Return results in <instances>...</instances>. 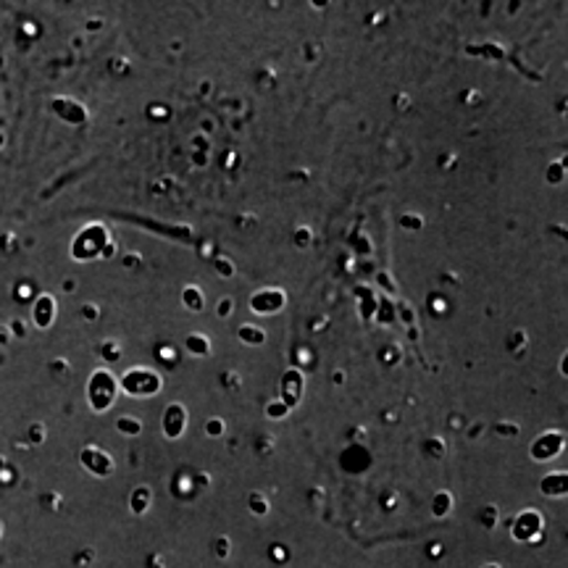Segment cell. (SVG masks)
I'll return each instance as SVG.
<instances>
[{
  "label": "cell",
  "instance_id": "8",
  "mask_svg": "<svg viewBox=\"0 0 568 568\" xmlns=\"http://www.w3.org/2000/svg\"><path fill=\"white\" fill-rule=\"evenodd\" d=\"M495 524H497V510L487 508L485 510V527H495Z\"/></svg>",
  "mask_w": 568,
  "mask_h": 568
},
{
  "label": "cell",
  "instance_id": "7",
  "mask_svg": "<svg viewBox=\"0 0 568 568\" xmlns=\"http://www.w3.org/2000/svg\"><path fill=\"white\" fill-rule=\"evenodd\" d=\"M240 335H243L245 339H253V343H264V335H258V332L247 329V326H243V332H240Z\"/></svg>",
  "mask_w": 568,
  "mask_h": 568
},
{
  "label": "cell",
  "instance_id": "1",
  "mask_svg": "<svg viewBox=\"0 0 568 568\" xmlns=\"http://www.w3.org/2000/svg\"><path fill=\"white\" fill-rule=\"evenodd\" d=\"M539 527H542V516H539L537 510H527V514L518 516V521L514 524V535L518 539H531L535 531H539Z\"/></svg>",
  "mask_w": 568,
  "mask_h": 568
},
{
  "label": "cell",
  "instance_id": "6",
  "mask_svg": "<svg viewBox=\"0 0 568 568\" xmlns=\"http://www.w3.org/2000/svg\"><path fill=\"white\" fill-rule=\"evenodd\" d=\"M251 508L255 510V514H266V510H268V506H266V500H264V503H261V500H258V495H253V497H251Z\"/></svg>",
  "mask_w": 568,
  "mask_h": 568
},
{
  "label": "cell",
  "instance_id": "9",
  "mask_svg": "<svg viewBox=\"0 0 568 568\" xmlns=\"http://www.w3.org/2000/svg\"><path fill=\"white\" fill-rule=\"evenodd\" d=\"M209 429H211V435H213V437H219V435H222V432H224V424H219V422H211Z\"/></svg>",
  "mask_w": 568,
  "mask_h": 568
},
{
  "label": "cell",
  "instance_id": "4",
  "mask_svg": "<svg viewBox=\"0 0 568 568\" xmlns=\"http://www.w3.org/2000/svg\"><path fill=\"white\" fill-rule=\"evenodd\" d=\"M453 508V497L447 495V493H437V497H435V503H432V514L435 516H439L443 518L447 510Z\"/></svg>",
  "mask_w": 568,
  "mask_h": 568
},
{
  "label": "cell",
  "instance_id": "5",
  "mask_svg": "<svg viewBox=\"0 0 568 568\" xmlns=\"http://www.w3.org/2000/svg\"><path fill=\"white\" fill-rule=\"evenodd\" d=\"M148 500H151V489H138V493H134V497H132V508L134 510H145V506H148Z\"/></svg>",
  "mask_w": 568,
  "mask_h": 568
},
{
  "label": "cell",
  "instance_id": "11",
  "mask_svg": "<svg viewBox=\"0 0 568 568\" xmlns=\"http://www.w3.org/2000/svg\"><path fill=\"white\" fill-rule=\"evenodd\" d=\"M485 568H500V566H485Z\"/></svg>",
  "mask_w": 568,
  "mask_h": 568
},
{
  "label": "cell",
  "instance_id": "10",
  "mask_svg": "<svg viewBox=\"0 0 568 568\" xmlns=\"http://www.w3.org/2000/svg\"><path fill=\"white\" fill-rule=\"evenodd\" d=\"M216 552H219V556H226V542H219L216 545Z\"/></svg>",
  "mask_w": 568,
  "mask_h": 568
},
{
  "label": "cell",
  "instance_id": "2",
  "mask_svg": "<svg viewBox=\"0 0 568 568\" xmlns=\"http://www.w3.org/2000/svg\"><path fill=\"white\" fill-rule=\"evenodd\" d=\"M560 445H564V439H560V435H545L542 439H537V443L531 445V456H535L537 460L552 458L560 450Z\"/></svg>",
  "mask_w": 568,
  "mask_h": 568
},
{
  "label": "cell",
  "instance_id": "3",
  "mask_svg": "<svg viewBox=\"0 0 568 568\" xmlns=\"http://www.w3.org/2000/svg\"><path fill=\"white\" fill-rule=\"evenodd\" d=\"M542 493L548 497L566 495V474H550L542 479Z\"/></svg>",
  "mask_w": 568,
  "mask_h": 568
}]
</instances>
